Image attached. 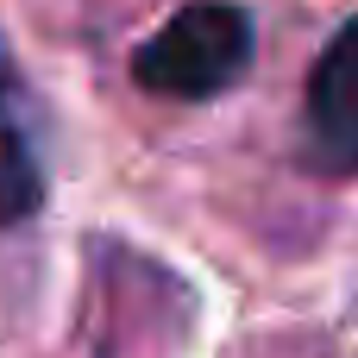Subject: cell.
Here are the masks:
<instances>
[{
    "label": "cell",
    "instance_id": "1",
    "mask_svg": "<svg viewBox=\"0 0 358 358\" xmlns=\"http://www.w3.org/2000/svg\"><path fill=\"white\" fill-rule=\"evenodd\" d=\"M252 69V19L227 0L170 13L132 57V82L164 101H214Z\"/></svg>",
    "mask_w": 358,
    "mask_h": 358
},
{
    "label": "cell",
    "instance_id": "2",
    "mask_svg": "<svg viewBox=\"0 0 358 358\" xmlns=\"http://www.w3.org/2000/svg\"><path fill=\"white\" fill-rule=\"evenodd\" d=\"M302 145L327 176H358V19H346L308 69Z\"/></svg>",
    "mask_w": 358,
    "mask_h": 358
},
{
    "label": "cell",
    "instance_id": "3",
    "mask_svg": "<svg viewBox=\"0 0 358 358\" xmlns=\"http://www.w3.org/2000/svg\"><path fill=\"white\" fill-rule=\"evenodd\" d=\"M44 208V164L25 120V76L0 44V227H19Z\"/></svg>",
    "mask_w": 358,
    "mask_h": 358
}]
</instances>
